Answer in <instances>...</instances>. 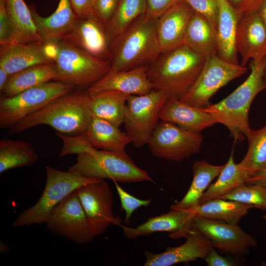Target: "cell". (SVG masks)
Returning a JSON list of instances; mask_svg holds the SVG:
<instances>
[{"label": "cell", "mask_w": 266, "mask_h": 266, "mask_svg": "<svg viewBox=\"0 0 266 266\" xmlns=\"http://www.w3.org/2000/svg\"><path fill=\"white\" fill-rule=\"evenodd\" d=\"M205 61V56L183 44L161 53L148 66V76L154 89L179 100L196 81Z\"/></svg>", "instance_id": "cell-1"}, {"label": "cell", "mask_w": 266, "mask_h": 266, "mask_svg": "<svg viewBox=\"0 0 266 266\" xmlns=\"http://www.w3.org/2000/svg\"><path fill=\"white\" fill-rule=\"evenodd\" d=\"M45 223L49 231L78 244L90 243L96 237L76 190L54 207Z\"/></svg>", "instance_id": "cell-13"}, {"label": "cell", "mask_w": 266, "mask_h": 266, "mask_svg": "<svg viewBox=\"0 0 266 266\" xmlns=\"http://www.w3.org/2000/svg\"><path fill=\"white\" fill-rule=\"evenodd\" d=\"M63 41L96 58L111 61V42L106 27L94 12L85 18H78Z\"/></svg>", "instance_id": "cell-15"}, {"label": "cell", "mask_w": 266, "mask_h": 266, "mask_svg": "<svg viewBox=\"0 0 266 266\" xmlns=\"http://www.w3.org/2000/svg\"><path fill=\"white\" fill-rule=\"evenodd\" d=\"M76 191L95 236L102 234L111 225L121 226L113 212V194L104 179L85 184Z\"/></svg>", "instance_id": "cell-14"}, {"label": "cell", "mask_w": 266, "mask_h": 266, "mask_svg": "<svg viewBox=\"0 0 266 266\" xmlns=\"http://www.w3.org/2000/svg\"><path fill=\"white\" fill-rule=\"evenodd\" d=\"M57 78L55 63L33 66L11 75L1 93L5 97H13L28 89L57 81Z\"/></svg>", "instance_id": "cell-29"}, {"label": "cell", "mask_w": 266, "mask_h": 266, "mask_svg": "<svg viewBox=\"0 0 266 266\" xmlns=\"http://www.w3.org/2000/svg\"><path fill=\"white\" fill-rule=\"evenodd\" d=\"M146 0H119L106 29L110 42L120 35L138 17L146 13Z\"/></svg>", "instance_id": "cell-35"}, {"label": "cell", "mask_w": 266, "mask_h": 266, "mask_svg": "<svg viewBox=\"0 0 266 266\" xmlns=\"http://www.w3.org/2000/svg\"><path fill=\"white\" fill-rule=\"evenodd\" d=\"M55 45L45 42L11 43L0 48V67L10 75L28 67L55 63Z\"/></svg>", "instance_id": "cell-17"}, {"label": "cell", "mask_w": 266, "mask_h": 266, "mask_svg": "<svg viewBox=\"0 0 266 266\" xmlns=\"http://www.w3.org/2000/svg\"><path fill=\"white\" fill-rule=\"evenodd\" d=\"M217 55L227 62L238 64L235 35L238 22L242 15L233 8L227 0H217Z\"/></svg>", "instance_id": "cell-24"}, {"label": "cell", "mask_w": 266, "mask_h": 266, "mask_svg": "<svg viewBox=\"0 0 266 266\" xmlns=\"http://www.w3.org/2000/svg\"><path fill=\"white\" fill-rule=\"evenodd\" d=\"M247 71L245 66L227 62L217 54L207 56L196 81L179 100L192 106L205 108L210 104V98L220 88Z\"/></svg>", "instance_id": "cell-10"}, {"label": "cell", "mask_w": 266, "mask_h": 266, "mask_svg": "<svg viewBox=\"0 0 266 266\" xmlns=\"http://www.w3.org/2000/svg\"><path fill=\"white\" fill-rule=\"evenodd\" d=\"M180 0H146V14L155 18H158L164 12Z\"/></svg>", "instance_id": "cell-41"}, {"label": "cell", "mask_w": 266, "mask_h": 266, "mask_svg": "<svg viewBox=\"0 0 266 266\" xmlns=\"http://www.w3.org/2000/svg\"><path fill=\"white\" fill-rule=\"evenodd\" d=\"M119 0H95L93 12L106 27L113 16Z\"/></svg>", "instance_id": "cell-39"}, {"label": "cell", "mask_w": 266, "mask_h": 266, "mask_svg": "<svg viewBox=\"0 0 266 266\" xmlns=\"http://www.w3.org/2000/svg\"><path fill=\"white\" fill-rule=\"evenodd\" d=\"M193 10L203 17L210 23L216 31L218 17L217 0H184Z\"/></svg>", "instance_id": "cell-38"}, {"label": "cell", "mask_w": 266, "mask_h": 266, "mask_svg": "<svg viewBox=\"0 0 266 266\" xmlns=\"http://www.w3.org/2000/svg\"><path fill=\"white\" fill-rule=\"evenodd\" d=\"M265 58L251 61L249 75L231 94L215 104L202 108L218 123L227 128L235 142L246 138L251 130L248 119L250 106L257 95L266 89L264 79Z\"/></svg>", "instance_id": "cell-4"}, {"label": "cell", "mask_w": 266, "mask_h": 266, "mask_svg": "<svg viewBox=\"0 0 266 266\" xmlns=\"http://www.w3.org/2000/svg\"><path fill=\"white\" fill-rule=\"evenodd\" d=\"M92 117L86 91L76 90L61 96L27 117L10 129L18 133L32 127L45 125L58 133L76 135L84 133Z\"/></svg>", "instance_id": "cell-3"}, {"label": "cell", "mask_w": 266, "mask_h": 266, "mask_svg": "<svg viewBox=\"0 0 266 266\" xmlns=\"http://www.w3.org/2000/svg\"><path fill=\"white\" fill-rule=\"evenodd\" d=\"M246 180L245 176L234 162L232 151L216 181L209 185L201 196L199 204L214 199H220L239 185L245 183Z\"/></svg>", "instance_id": "cell-34"}, {"label": "cell", "mask_w": 266, "mask_h": 266, "mask_svg": "<svg viewBox=\"0 0 266 266\" xmlns=\"http://www.w3.org/2000/svg\"><path fill=\"white\" fill-rule=\"evenodd\" d=\"M10 75L3 68L0 67V91L2 92L4 90Z\"/></svg>", "instance_id": "cell-46"}, {"label": "cell", "mask_w": 266, "mask_h": 266, "mask_svg": "<svg viewBox=\"0 0 266 266\" xmlns=\"http://www.w3.org/2000/svg\"><path fill=\"white\" fill-rule=\"evenodd\" d=\"M196 215L189 209H174L166 213L149 218L135 228L122 224L120 226L125 236L134 239L158 232L174 233L182 230Z\"/></svg>", "instance_id": "cell-25"}, {"label": "cell", "mask_w": 266, "mask_h": 266, "mask_svg": "<svg viewBox=\"0 0 266 266\" xmlns=\"http://www.w3.org/2000/svg\"><path fill=\"white\" fill-rule=\"evenodd\" d=\"M203 137L200 133L186 130L169 122L161 120L148 144L156 157L180 162L198 153Z\"/></svg>", "instance_id": "cell-12"}, {"label": "cell", "mask_w": 266, "mask_h": 266, "mask_svg": "<svg viewBox=\"0 0 266 266\" xmlns=\"http://www.w3.org/2000/svg\"><path fill=\"white\" fill-rule=\"evenodd\" d=\"M194 12L185 0H180L158 18L157 31L162 53L183 44L186 29Z\"/></svg>", "instance_id": "cell-19"}, {"label": "cell", "mask_w": 266, "mask_h": 266, "mask_svg": "<svg viewBox=\"0 0 266 266\" xmlns=\"http://www.w3.org/2000/svg\"><path fill=\"white\" fill-rule=\"evenodd\" d=\"M168 99L163 91L156 89L144 95H129L123 124L134 146L148 145Z\"/></svg>", "instance_id": "cell-9"}, {"label": "cell", "mask_w": 266, "mask_h": 266, "mask_svg": "<svg viewBox=\"0 0 266 266\" xmlns=\"http://www.w3.org/2000/svg\"><path fill=\"white\" fill-rule=\"evenodd\" d=\"M0 249L1 252H5L9 249V248L3 242L0 241Z\"/></svg>", "instance_id": "cell-48"}, {"label": "cell", "mask_w": 266, "mask_h": 266, "mask_svg": "<svg viewBox=\"0 0 266 266\" xmlns=\"http://www.w3.org/2000/svg\"><path fill=\"white\" fill-rule=\"evenodd\" d=\"M12 43L44 42L23 0H6Z\"/></svg>", "instance_id": "cell-26"}, {"label": "cell", "mask_w": 266, "mask_h": 266, "mask_svg": "<svg viewBox=\"0 0 266 266\" xmlns=\"http://www.w3.org/2000/svg\"><path fill=\"white\" fill-rule=\"evenodd\" d=\"M12 43L6 0H0V46Z\"/></svg>", "instance_id": "cell-40"}, {"label": "cell", "mask_w": 266, "mask_h": 266, "mask_svg": "<svg viewBox=\"0 0 266 266\" xmlns=\"http://www.w3.org/2000/svg\"><path fill=\"white\" fill-rule=\"evenodd\" d=\"M208 266H234L236 263L232 259L219 255L212 247L204 258Z\"/></svg>", "instance_id": "cell-44"}, {"label": "cell", "mask_w": 266, "mask_h": 266, "mask_svg": "<svg viewBox=\"0 0 266 266\" xmlns=\"http://www.w3.org/2000/svg\"><path fill=\"white\" fill-rule=\"evenodd\" d=\"M91 146L101 150L126 154V148L131 140L119 127L92 115L86 131L82 133Z\"/></svg>", "instance_id": "cell-23"}, {"label": "cell", "mask_w": 266, "mask_h": 266, "mask_svg": "<svg viewBox=\"0 0 266 266\" xmlns=\"http://www.w3.org/2000/svg\"><path fill=\"white\" fill-rule=\"evenodd\" d=\"M264 218L266 220V214L264 216Z\"/></svg>", "instance_id": "cell-50"}, {"label": "cell", "mask_w": 266, "mask_h": 266, "mask_svg": "<svg viewBox=\"0 0 266 266\" xmlns=\"http://www.w3.org/2000/svg\"><path fill=\"white\" fill-rule=\"evenodd\" d=\"M235 48L245 66L250 60L259 61L266 57V29L257 11L243 14L235 35Z\"/></svg>", "instance_id": "cell-18"}, {"label": "cell", "mask_w": 266, "mask_h": 266, "mask_svg": "<svg viewBox=\"0 0 266 266\" xmlns=\"http://www.w3.org/2000/svg\"><path fill=\"white\" fill-rule=\"evenodd\" d=\"M253 207L234 200L216 199L187 209L203 218L238 224Z\"/></svg>", "instance_id": "cell-31"}, {"label": "cell", "mask_w": 266, "mask_h": 266, "mask_svg": "<svg viewBox=\"0 0 266 266\" xmlns=\"http://www.w3.org/2000/svg\"><path fill=\"white\" fill-rule=\"evenodd\" d=\"M158 18L146 13L111 43V69L127 70L153 63L162 53L157 31Z\"/></svg>", "instance_id": "cell-2"}, {"label": "cell", "mask_w": 266, "mask_h": 266, "mask_svg": "<svg viewBox=\"0 0 266 266\" xmlns=\"http://www.w3.org/2000/svg\"><path fill=\"white\" fill-rule=\"evenodd\" d=\"M148 68L143 66L119 71L110 70L86 91L88 95L104 91H117L129 95L146 94L154 89L148 76Z\"/></svg>", "instance_id": "cell-20"}, {"label": "cell", "mask_w": 266, "mask_h": 266, "mask_svg": "<svg viewBox=\"0 0 266 266\" xmlns=\"http://www.w3.org/2000/svg\"><path fill=\"white\" fill-rule=\"evenodd\" d=\"M46 179L43 192L32 206L20 213L12 224L13 228L46 223L54 207L80 187L101 179L46 166Z\"/></svg>", "instance_id": "cell-6"}, {"label": "cell", "mask_w": 266, "mask_h": 266, "mask_svg": "<svg viewBox=\"0 0 266 266\" xmlns=\"http://www.w3.org/2000/svg\"><path fill=\"white\" fill-rule=\"evenodd\" d=\"M264 79L266 83V57L265 60L264 70Z\"/></svg>", "instance_id": "cell-49"}, {"label": "cell", "mask_w": 266, "mask_h": 266, "mask_svg": "<svg viewBox=\"0 0 266 266\" xmlns=\"http://www.w3.org/2000/svg\"><path fill=\"white\" fill-rule=\"evenodd\" d=\"M246 138L248 142L247 151L237 165L247 180L266 167V125L258 130L251 129Z\"/></svg>", "instance_id": "cell-33"}, {"label": "cell", "mask_w": 266, "mask_h": 266, "mask_svg": "<svg viewBox=\"0 0 266 266\" xmlns=\"http://www.w3.org/2000/svg\"><path fill=\"white\" fill-rule=\"evenodd\" d=\"M38 158L30 142L10 139L0 141V174L10 169L32 166Z\"/></svg>", "instance_id": "cell-32"}, {"label": "cell", "mask_w": 266, "mask_h": 266, "mask_svg": "<svg viewBox=\"0 0 266 266\" xmlns=\"http://www.w3.org/2000/svg\"><path fill=\"white\" fill-rule=\"evenodd\" d=\"M128 96L117 91H104L88 95V103L92 115L120 127L124 123Z\"/></svg>", "instance_id": "cell-30"}, {"label": "cell", "mask_w": 266, "mask_h": 266, "mask_svg": "<svg viewBox=\"0 0 266 266\" xmlns=\"http://www.w3.org/2000/svg\"><path fill=\"white\" fill-rule=\"evenodd\" d=\"M75 14L79 18H85L93 12L95 0H69Z\"/></svg>", "instance_id": "cell-43"}, {"label": "cell", "mask_w": 266, "mask_h": 266, "mask_svg": "<svg viewBox=\"0 0 266 266\" xmlns=\"http://www.w3.org/2000/svg\"><path fill=\"white\" fill-rule=\"evenodd\" d=\"M113 182L120 200L121 208L125 212L124 222L128 225L134 211L140 207L148 206L151 203V200L139 199L124 190L117 182Z\"/></svg>", "instance_id": "cell-37"}, {"label": "cell", "mask_w": 266, "mask_h": 266, "mask_svg": "<svg viewBox=\"0 0 266 266\" xmlns=\"http://www.w3.org/2000/svg\"><path fill=\"white\" fill-rule=\"evenodd\" d=\"M54 44L57 81L75 88H89L111 69L110 61L96 58L68 42L61 41Z\"/></svg>", "instance_id": "cell-7"}, {"label": "cell", "mask_w": 266, "mask_h": 266, "mask_svg": "<svg viewBox=\"0 0 266 266\" xmlns=\"http://www.w3.org/2000/svg\"><path fill=\"white\" fill-rule=\"evenodd\" d=\"M195 230L206 237L213 248L239 256L247 255L250 247L257 244V239L237 224H230L195 215L181 231L169 233L170 238L187 230Z\"/></svg>", "instance_id": "cell-11"}, {"label": "cell", "mask_w": 266, "mask_h": 266, "mask_svg": "<svg viewBox=\"0 0 266 266\" xmlns=\"http://www.w3.org/2000/svg\"><path fill=\"white\" fill-rule=\"evenodd\" d=\"M75 88L69 84L51 81L13 97H1L0 129H11L51 101L74 91Z\"/></svg>", "instance_id": "cell-8"}, {"label": "cell", "mask_w": 266, "mask_h": 266, "mask_svg": "<svg viewBox=\"0 0 266 266\" xmlns=\"http://www.w3.org/2000/svg\"><path fill=\"white\" fill-rule=\"evenodd\" d=\"M76 162L68 171L84 177L108 179L121 183L148 181L156 183L145 170L137 166L126 154L103 150L91 146L77 154Z\"/></svg>", "instance_id": "cell-5"}, {"label": "cell", "mask_w": 266, "mask_h": 266, "mask_svg": "<svg viewBox=\"0 0 266 266\" xmlns=\"http://www.w3.org/2000/svg\"><path fill=\"white\" fill-rule=\"evenodd\" d=\"M245 184L259 185L266 188V167L257 175L248 179Z\"/></svg>", "instance_id": "cell-45"}, {"label": "cell", "mask_w": 266, "mask_h": 266, "mask_svg": "<svg viewBox=\"0 0 266 266\" xmlns=\"http://www.w3.org/2000/svg\"><path fill=\"white\" fill-rule=\"evenodd\" d=\"M33 19L44 42L55 44L63 41L78 18L69 0H60L55 11L47 17L31 9Z\"/></svg>", "instance_id": "cell-22"}, {"label": "cell", "mask_w": 266, "mask_h": 266, "mask_svg": "<svg viewBox=\"0 0 266 266\" xmlns=\"http://www.w3.org/2000/svg\"><path fill=\"white\" fill-rule=\"evenodd\" d=\"M183 44L205 57L217 54L216 31L204 17L195 11L186 29Z\"/></svg>", "instance_id": "cell-27"}, {"label": "cell", "mask_w": 266, "mask_h": 266, "mask_svg": "<svg viewBox=\"0 0 266 266\" xmlns=\"http://www.w3.org/2000/svg\"><path fill=\"white\" fill-rule=\"evenodd\" d=\"M160 118L199 133L218 123L217 120L202 108L190 105L175 98L167 100L161 110Z\"/></svg>", "instance_id": "cell-21"}, {"label": "cell", "mask_w": 266, "mask_h": 266, "mask_svg": "<svg viewBox=\"0 0 266 266\" xmlns=\"http://www.w3.org/2000/svg\"><path fill=\"white\" fill-rule=\"evenodd\" d=\"M257 11L266 29V0L263 1Z\"/></svg>", "instance_id": "cell-47"}, {"label": "cell", "mask_w": 266, "mask_h": 266, "mask_svg": "<svg viewBox=\"0 0 266 266\" xmlns=\"http://www.w3.org/2000/svg\"><path fill=\"white\" fill-rule=\"evenodd\" d=\"M225 166L213 165L205 160L196 161L193 165V178L185 196L179 201L172 204L171 209H187L199 204L201 196L211 181L218 176Z\"/></svg>", "instance_id": "cell-28"}, {"label": "cell", "mask_w": 266, "mask_h": 266, "mask_svg": "<svg viewBox=\"0 0 266 266\" xmlns=\"http://www.w3.org/2000/svg\"><path fill=\"white\" fill-rule=\"evenodd\" d=\"M185 237L183 244L176 247H166V251L154 253L145 251L144 266H170L188 263L198 259H204L212 247L210 241L199 232L189 230L180 233L177 239Z\"/></svg>", "instance_id": "cell-16"}, {"label": "cell", "mask_w": 266, "mask_h": 266, "mask_svg": "<svg viewBox=\"0 0 266 266\" xmlns=\"http://www.w3.org/2000/svg\"><path fill=\"white\" fill-rule=\"evenodd\" d=\"M232 6L241 15L257 11L264 0H227Z\"/></svg>", "instance_id": "cell-42"}, {"label": "cell", "mask_w": 266, "mask_h": 266, "mask_svg": "<svg viewBox=\"0 0 266 266\" xmlns=\"http://www.w3.org/2000/svg\"><path fill=\"white\" fill-rule=\"evenodd\" d=\"M220 199L253 205L266 210V188L261 185L244 183Z\"/></svg>", "instance_id": "cell-36"}]
</instances>
